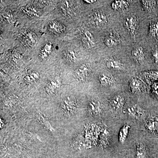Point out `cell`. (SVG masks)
I'll list each match as a JSON object with an SVG mask.
<instances>
[{
  "mask_svg": "<svg viewBox=\"0 0 158 158\" xmlns=\"http://www.w3.org/2000/svg\"><path fill=\"white\" fill-rule=\"evenodd\" d=\"M3 17L5 19H6L7 20L9 21L10 20H12L13 19V15L12 12L9 10H7L5 12L3 15Z\"/></svg>",
  "mask_w": 158,
  "mask_h": 158,
  "instance_id": "obj_27",
  "label": "cell"
},
{
  "mask_svg": "<svg viewBox=\"0 0 158 158\" xmlns=\"http://www.w3.org/2000/svg\"><path fill=\"white\" fill-rule=\"evenodd\" d=\"M127 112L132 117L138 120L142 118L145 115L144 109L137 104L133 105L128 108Z\"/></svg>",
  "mask_w": 158,
  "mask_h": 158,
  "instance_id": "obj_7",
  "label": "cell"
},
{
  "mask_svg": "<svg viewBox=\"0 0 158 158\" xmlns=\"http://www.w3.org/2000/svg\"><path fill=\"white\" fill-rule=\"evenodd\" d=\"M24 81H25L26 83L27 84H32L35 82L34 79L29 74L27 75L25 77H24Z\"/></svg>",
  "mask_w": 158,
  "mask_h": 158,
  "instance_id": "obj_28",
  "label": "cell"
},
{
  "mask_svg": "<svg viewBox=\"0 0 158 158\" xmlns=\"http://www.w3.org/2000/svg\"><path fill=\"white\" fill-rule=\"evenodd\" d=\"M52 45L50 42L45 44L42 48H41L39 53L40 58L42 59L45 60L48 59L49 55L52 52Z\"/></svg>",
  "mask_w": 158,
  "mask_h": 158,
  "instance_id": "obj_17",
  "label": "cell"
},
{
  "mask_svg": "<svg viewBox=\"0 0 158 158\" xmlns=\"http://www.w3.org/2000/svg\"><path fill=\"white\" fill-rule=\"evenodd\" d=\"M84 2H85L87 4H91L94 3L95 2H96L97 1H96V0H91V1L85 0V1H84Z\"/></svg>",
  "mask_w": 158,
  "mask_h": 158,
  "instance_id": "obj_33",
  "label": "cell"
},
{
  "mask_svg": "<svg viewBox=\"0 0 158 158\" xmlns=\"http://www.w3.org/2000/svg\"><path fill=\"white\" fill-rule=\"evenodd\" d=\"M124 24L130 34L134 35L136 32L138 26V21L136 16L131 15L124 20Z\"/></svg>",
  "mask_w": 158,
  "mask_h": 158,
  "instance_id": "obj_3",
  "label": "cell"
},
{
  "mask_svg": "<svg viewBox=\"0 0 158 158\" xmlns=\"http://www.w3.org/2000/svg\"><path fill=\"white\" fill-rule=\"evenodd\" d=\"M65 58L66 61L68 63H72L75 61L77 59L76 52L72 50H68L65 52Z\"/></svg>",
  "mask_w": 158,
  "mask_h": 158,
  "instance_id": "obj_22",
  "label": "cell"
},
{
  "mask_svg": "<svg viewBox=\"0 0 158 158\" xmlns=\"http://www.w3.org/2000/svg\"><path fill=\"white\" fill-rule=\"evenodd\" d=\"M22 11L27 16L30 17L39 16L41 15V12L37 9L36 8L32 6L22 8Z\"/></svg>",
  "mask_w": 158,
  "mask_h": 158,
  "instance_id": "obj_19",
  "label": "cell"
},
{
  "mask_svg": "<svg viewBox=\"0 0 158 158\" xmlns=\"http://www.w3.org/2000/svg\"><path fill=\"white\" fill-rule=\"evenodd\" d=\"M108 68L115 70L122 71L125 69L124 64L122 61L117 59H110L106 62Z\"/></svg>",
  "mask_w": 158,
  "mask_h": 158,
  "instance_id": "obj_11",
  "label": "cell"
},
{
  "mask_svg": "<svg viewBox=\"0 0 158 158\" xmlns=\"http://www.w3.org/2000/svg\"><path fill=\"white\" fill-rule=\"evenodd\" d=\"M129 6V1H115L111 4L112 9L115 11L127 9Z\"/></svg>",
  "mask_w": 158,
  "mask_h": 158,
  "instance_id": "obj_16",
  "label": "cell"
},
{
  "mask_svg": "<svg viewBox=\"0 0 158 158\" xmlns=\"http://www.w3.org/2000/svg\"><path fill=\"white\" fill-rule=\"evenodd\" d=\"M88 112L91 116L97 117L101 115L103 112V107L99 101L92 100L88 105Z\"/></svg>",
  "mask_w": 158,
  "mask_h": 158,
  "instance_id": "obj_5",
  "label": "cell"
},
{
  "mask_svg": "<svg viewBox=\"0 0 158 158\" xmlns=\"http://www.w3.org/2000/svg\"><path fill=\"white\" fill-rule=\"evenodd\" d=\"M81 41L84 46L88 49L92 48L96 45L95 42L91 41L83 35Z\"/></svg>",
  "mask_w": 158,
  "mask_h": 158,
  "instance_id": "obj_25",
  "label": "cell"
},
{
  "mask_svg": "<svg viewBox=\"0 0 158 158\" xmlns=\"http://www.w3.org/2000/svg\"><path fill=\"white\" fill-rule=\"evenodd\" d=\"M29 74L34 79L35 81H38L39 79L40 74L38 72L36 71H33V72H31Z\"/></svg>",
  "mask_w": 158,
  "mask_h": 158,
  "instance_id": "obj_30",
  "label": "cell"
},
{
  "mask_svg": "<svg viewBox=\"0 0 158 158\" xmlns=\"http://www.w3.org/2000/svg\"><path fill=\"white\" fill-rule=\"evenodd\" d=\"M149 32L151 36L156 37L158 34V21L152 24L149 27Z\"/></svg>",
  "mask_w": 158,
  "mask_h": 158,
  "instance_id": "obj_26",
  "label": "cell"
},
{
  "mask_svg": "<svg viewBox=\"0 0 158 158\" xmlns=\"http://www.w3.org/2000/svg\"><path fill=\"white\" fill-rule=\"evenodd\" d=\"M61 107L64 114L67 117L72 116L77 109V102L75 97L68 96L62 102Z\"/></svg>",
  "mask_w": 158,
  "mask_h": 158,
  "instance_id": "obj_2",
  "label": "cell"
},
{
  "mask_svg": "<svg viewBox=\"0 0 158 158\" xmlns=\"http://www.w3.org/2000/svg\"><path fill=\"white\" fill-rule=\"evenodd\" d=\"M131 56L135 61L138 63L142 64L145 60V53L143 48L138 46L132 51Z\"/></svg>",
  "mask_w": 158,
  "mask_h": 158,
  "instance_id": "obj_9",
  "label": "cell"
},
{
  "mask_svg": "<svg viewBox=\"0 0 158 158\" xmlns=\"http://www.w3.org/2000/svg\"><path fill=\"white\" fill-rule=\"evenodd\" d=\"M153 56L154 57V60L155 63L156 64H158V51H155L153 52Z\"/></svg>",
  "mask_w": 158,
  "mask_h": 158,
  "instance_id": "obj_31",
  "label": "cell"
},
{
  "mask_svg": "<svg viewBox=\"0 0 158 158\" xmlns=\"http://www.w3.org/2000/svg\"><path fill=\"white\" fill-rule=\"evenodd\" d=\"M129 86L133 94L140 92L144 88V84L140 79L133 78L129 81Z\"/></svg>",
  "mask_w": 158,
  "mask_h": 158,
  "instance_id": "obj_12",
  "label": "cell"
},
{
  "mask_svg": "<svg viewBox=\"0 0 158 158\" xmlns=\"http://www.w3.org/2000/svg\"><path fill=\"white\" fill-rule=\"evenodd\" d=\"M146 127L149 131L154 132L158 131V120L156 119H149L145 124Z\"/></svg>",
  "mask_w": 158,
  "mask_h": 158,
  "instance_id": "obj_21",
  "label": "cell"
},
{
  "mask_svg": "<svg viewBox=\"0 0 158 158\" xmlns=\"http://www.w3.org/2000/svg\"><path fill=\"white\" fill-rule=\"evenodd\" d=\"M23 34L21 38L24 45L31 46L35 43L36 36L34 33L27 31Z\"/></svg>",
  "mask_w": 158,
  "mask_h": 158,
  "instance_id": "obj_13",
  "label": "cell"
},
{
  "mask_svg": "<svg viewBox=\"0 0 158 158\" xmlns=\"http://www.w3.org/2000/svg\"><path fill=\"white\" fill-rule=\"evenodd\" d=\"M49 29L55 34H61L66 30V27L60 22L56 20L52 21L48 25Z\"/></svg>",
  "mask_w": 158,
  "mask_h": 158,
  "instance_id": "obj_14",
  "label": "cell"
},
{
  "mask_svg": "<svg viewBox=\"0 0 158 158\" xmlns=\"http://www.w3.org/2000/svg\"><path fill=\"white\" fill-rule=\"evenodd\" d=\"M146 154L145 147L143 144H138L137 146L136 156L137 158H145Z\"/></svg>",
  "mask_w": 158,
  "mask_h": 158,
  "instance_id": "obj_23",
  "label": "cell"
},
{
  "mask_svg": "<svg viewBox=\"0 0 158 158\" xmlns=\"http://www.w3.org/2000/svg\"><path fill=\"white\" fill-rule=\"evenodd\" d=\"M154 90L158 94V84H156L154 85Z\"/></svg>",
  "mask_w": 158,
  "mask_h": 158,
  "instance_id": "obj_34",
  "label": "cell"
},
{
  "mask_svg": "<svg viewBox=\"0 0 158 158\" xmlns=\"http://www.w3.org/2000/svg\"><path fill=\"white\" fill-rule=\"evenodd\" d=\"M37 119L41 124L48 131L53 132L55 131L54 128L52 126L48 118L41 113H39L37 115Z\"/></svg>",
  "mask_w": 158,
  "mask_h": 158,
  "instance_id": "obj_18",
  "label": "cell"
},
{
  "mask_svg": "<svg viewBox=\"0 0 158 158\" xmlns=\"http://www.w3.org/2000/svg\"><path fill=\"white\" fill-rule=\"evenodd\" d=\"M88 20L96 27H103L107 24L108 19L107 16L101 10H95L89 15Z\"/></svg>",
  "mask_w": 158,
  "mask_h": 158,
  "instance_id": "obj_1",
  "label": "cell"
},
{
  "mask_svg": "<svg viewBox=\"0 0 158 158\" xmlns=\"http://www.w3.org/2000/svg\"><path fill=\"white\" fill-rule=\"evenodd\" d=\"M89 73V69L88 66L86 64H82L75 70L74 75L80 81L84 82L88 77Z\"/></svg>",
  "mask_w": 158,
  "mask_h": 158,
  "instance_id": "obj_6",
  "label": "cell"
},
{
  "mask_svg": "<svg viewBox=\"0 0 158 158\" xmlns=\"http://www.w3.org/2000/svg\"><path fill=\"white\" fill-rule=\"evenodd\" d=\"M99 81L102 86L105 87H111L114 85L116 80L113 77L106 74H101L99 76Z\"/></svg>",
  "mask_w": 158,
  "mask_h": 158,
  "instance_id": "obj_15",
  "label": "cell"
},
{
  "mask_svg": "<svg viewBox=\"0 0 158 158\" xmlns=\"http://www.w3.org/2000/svg\"><path fill=\"white\" fill-rule=\"evenodd\" d=\"M104 42L106 46L111 48L118 45L120 42V39L118 34L114 32L105 38Z\"/></svg>",
  "mask_w": 158,
  "mask_h": 158,
  "instance_id": "obj_10",
  "label": "cell"
},
{
  "mask_svg": "<svg viewBox=\"0 0 158 158\" xmlns=\"http://www.w3.org/2000/svg\"><path fill=\"white\" fill-rule=\"evenodd\" d=\"M39 2L40 3L44 5H48L51 3V1H40Z\"/></svg>",
  "mask_w": 158,
  "mask_h": 158,
  "instance_id": "obj_32",
  "label": "cell"
},
{
  "mask_svg": "<svg viewBox=\"0 0 158 158\" xmlns=\"http://www.w3.org/2000/svg\"><path fill=\"white\" fill-rule=\"evenodd\" d=\"M129 125L125 124L120 130L119 133V140L121 143H124L126 140L129 132Z\"/></svg>",
  "mask_w": 158,
  "mask_h": 158,
  "instance_id": "obj_20",
  "label": "cell"
},
{
  "mask_svg": "<svg viewBox=\"0 0 158 158\" xmlns=\"http://www.w3.org/2000/svg\"><path fill=\"white\" fill-rule=\"evenodd\" d=\"M146 74L154 78L158 79V71H149L146 72Z\"/></svg>",
  "mask_w": 158,
  "mask_h": 158,
  "instance_id": "obj_29",
  "label": "cell"
},
{
  "mask_svg": "<svg viewBox=\"0 0 158 158\" xmlns=\"http://www.w3.org/2000/svg\"><path fill=\"white\" fill-rule=\"evenodd\" d=\"M124 104V99L122 97L117 95L112 98L110 101V108L113 111H118L122 110Z\"/></svg>",
  "mask_w": 158,
  "mask_h": 158,
  "instance_id": "obj_8",
  "label": "cell"
},
{
  "mask_svg": "<svg viewBox=\"0 0 158 158\" xmlns=\"http://www.w3.org/2000/svg\"><path fill=\"white\" fill-rule=\"evenodd\" d=\"M142 5L145 9L148 11H150L154 8L156 4V1H142Z\"/></svg>",
  "mask_w": 158,
  "mask_h": 158,
  "instance_id": "obj_24",
  "label": "cell"
},
{
  "mask_svg": "<svg viewBox=\"0 0 158 158\" xmlns=\"http://www.w3.org/2000/svg\"><path fill=\"white\" fill-rule=\"evenodd\" d=\"M62 85V79L59 77L51 79L47 82L45 90L48 95H52L56 93Z\"/></svg>",
  "mask_w": 158,
  "mask_h": 158,
  "instance_id": "obj_4",
  "label": "cell"
}]
</instances>
